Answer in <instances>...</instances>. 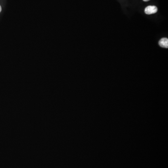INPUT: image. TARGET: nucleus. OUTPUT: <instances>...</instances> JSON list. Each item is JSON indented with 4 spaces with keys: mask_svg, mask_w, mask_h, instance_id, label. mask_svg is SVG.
<instances>
[{
    "mask_svg": "<svg viewBox=\"0 0 168 168\" xmlns=\"http://www.w3.org/2000/svg\"><path fill=\"white\" fill-rule=\"evenodd\" d=\"M158 7L155 6H149L145 9V13L147 15H151L158 12Z\"/></svg>",
    "mask_w": 168,
    "mask_h": 168,
    "instance_id": "1",
    "label": "nucleus"
},
{
    "mask_svg": "<svg viewBox=\"0 0 168 168\" xmlns=\"http://www.w3.org/2000/svg\"><path fill=\"white\" fill-rule=\"evenodd\" d=\"M159 45L163 48H168V39L167 38H162L159 41Z\"/></svg>",
    "mask_w": 168,
    "mask_h": 168,
    "instance_id": "2",
    "label": "nucleus"
},
{
    "mask_svg": "<svg viewBox=\"0 0 168 168\" xmlns=\"http://www.w3.org/2000/svg\"><path fill=\"white\" fill-rule=\"evenodd\" d=\"M1 6H0V12H1Z\"/></svg>",
    "mask_w": 168,
    "mask_h": 168,
    "instance_id": "3",
    "label": "nucleus"
},
{
    "mask_svg": "<svg viewBox=\"0 0 168 168\" xmlns=\"http://www.w3.org/2000/svg\"><path fill=\"white\" fill-rule=\"evenodd\" d=\"M143 1H149V0H143Z\"/></svg>",
    "mask_w": 168,
    "mask_h": 168,
    "instance_id": "4",
    "label": "nucleus"
}]
</instances>
